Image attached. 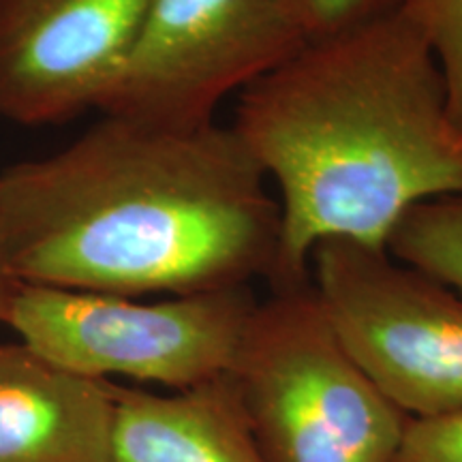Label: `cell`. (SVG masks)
<instances>
[{
    "label": "cell",
    "instance_id": "obj_1",
    "mask_svg": "<svg viewBox=\"0 0 462 462\" xmlns=\"http://www.w3.org/2000/svg\"><path fill=\"white\" fill-rule=\"evenodd\" d=\"M11 279L107 296L273 285L281 208L229 125L103 114L45 159L0 173Z\"/></svg>",
    "mask_w": 462,
    "mask_h": 462
},
{
    "label": "cell",
    "instance_id": "obj_2",
    "mask_svg": "<svg viewBox=\"0 0 462 462\" xmlns=\"http://www.w3.org/2000/svg\"><path fill=\"white\" fill-rule=\"evenodd\" d=\"M231 129L281 208V268L310 279L313 248H385L420 201L462 193V126L435 51L401 3L313 37L236 101Z\"/></svg>",
    "mask_w": 462,
    "mask_h": 462
},
{
    "label": "cell",
    "instance_id": "obj_3",
    "mask_svg": "<svg viewBox=\"0 0 462 462\" xmlns=\"http://www.w3.org/2000/svg\"><path fill=\"white\" fill-rule=\"evenodd\" d=\"M225 374L270 462H390L409 421L340 343L310 279L257 300Z\"/></svg>",
    "mask_w": 462,
    "mask_h": 462
},
{
    "label": "cell",
    "instance_id": "obj_4",
    "mask_svg": "<svg viewBox=\"0 0 462 462\" xmlns=\"http://www.w3.org/2000/svg\"><path fill=\"white\" fill-rule=\"evenodd\" d=\"M255 304L253 287L140 302L17 282L3 323L45 360L82 377L184 390L229 371Z\"/></svg>",
    "mask_w": 462,
    "mask_h": 462
},
{
    "label": "cell",
    "instance_id": "obj_5",
    "mask_svg": "<svg viewBox=\"0 0 462 462\" xmlns=\"http://www.w3.org/2000/svg\"><path fill=\"white\" fill-rule=\"evenodd\" d=\"M310 282L334 332L407 418L462 411V298L385 248L326 240Z\"/></svg>",
    "mask_w": 462,
    "mask_h": 462
},
{
    "label": "cell",
    "instance_id": "obj_6",
    "mask_svg": "<svg viewBox=\"0 0 462 462\" xmlns=\"http://www.w3.org/2000/svg\"><path fill=\"white\" fill-rule=\"evenodd\" d=\"M313 39L302 0H148L97 109L163 125L212 123Z\"/></svg>",
    "mask_w": 462,
    "mask_h": 462
},
{
    "label": "cell",
    "instance_id": "obj_7",
    "mask_svg": "<svg viewBox=\"0 0 462 462\" xmlns=\"http://www.w3.org/2000/svg\"><path fill=\"white\" fill-rule=\"evenodd\" d=\"M148 0H0V118L54 125L95 107Z\"/></svg>",
    "mask_w": 462,
    "mask_h": 462
},
{
    "label": "cell",
    "instance_id": "obj_8",
    "mask_svg": "<svg viewBox=\"0 0 462 462\" xmlns=\"http://www.w3.org/2000/svg\"><path fill=\"white\" fill-rule=\"evenodd\" d=\"M109 381L0 343V462H114Z\"/></svg>",
    "mask_w": 462,
    "mask_h": 462
},
{
    "label": "cell",
    "instance_id": "obj_9",
    "mask_svg": "<svg viewBox=\"0 0 462 462\" xmlns=\"http://www.w3.org/2000/svg\"><path fill=\"white\" fill-rule=\"evenodd\" d=\"M109 390L114 462H270L227 374L171 394Z\"/></svg>",
    "mask_w": 462,
    "mask_h": 462
},
{
    "label": "cell",
    "instance_id": "obj_10",
    "mask_svg": "<svg viewBox=\"0 0 462 462\" xmlns=\"http://www.w3.org/2000/svg\"><path fill=\"white\" fill-rule=\"evenodd\" d=\"M385 251L462 298V193L409 208L392 227Z\"/></svg>",
    "mask_w": 462,
    "mask_h": 462
},
{
    "label": "cell",
    "instance_id": "obj_11",
    "mask_svg": "<svg viewBox=\"0 0 462 462\" xmlns=\"http://www.w3.org/2000/svg\"><path fill=\"white\" fill-rule=\"evenodd\" d=\"M429 39L448 86L449 109L462 126V0H398Z\"/></svg>",
    "mask_w": 462,
    "mask_h": 462
},
{
    "label": "cell",
    "instance_id": "obj_12",
    "mask_svg": "<svg viewBox=\"0 0 462 462\" xmlns=\"http://www.w3.org/2000/svg\"><path fill=\"white\" fill-rule=\"evenodd\" d=\"M390 462H462V411L409 418Z\"/></svg>",
    "mask_w": 462,
    "mask_h": 462
},
{
    "label": "cell",
    "instance_id": "obj_13",
    "mask_svg": "<svg viewBox=\"0 0 462 462\" xmlns=\"http://www.w3.org/2000/svg\"><path fill=\"white\" fill-rule=\"evenodd\" d=\"M398 0H302L313 37L357 24L379 11L394 7Z\"/></svg>",
    "mask_w": 462,
    "mask_h": 462
},
{
    "label": "cell",
    "instance_id": "obj_14",
    "mask_svg": "<svg viewBox=\"0 0 462 462\" xmlns=\"http://www.w3.org/2000/svg\"><path fill=\"white\" fill-rule=\"evenodd\" d=\"M17 282L11 279L7 262H5V251H3V240H0V321L5 319V313H7V306L11 300V293H14Z\"/></svg>",
    "mask_w": 462,
    "mask_h": 462
}]
</instances>
